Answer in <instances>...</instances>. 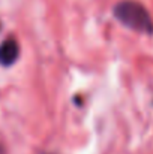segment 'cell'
<instances>
[{
    "label": "cell",
    "instance_id": "6da1fadb",
    "mask_svg": "<svg viewBox=\"0 0 153 154\" xmlns=\"http://www.w3.org/2000/svg\"><path fill=\"white\" fill-rule=\"evenodd\" d=\"M114 17L120 24L134 32L153 35V20L149 11L140 2L135 0L119 2L114 6Z\"/></svg>",
    "mask_w": 153,
    "mask_h": 154
},
{
    "label": "cell",
    "instance_id": "7a4b0ae2",
    "mask_svg": "<svg viewBox=\"0 0 153 154\" xmlns=\"http://www.w3.org/2000/svg\"><path fill=\"white\" fill-rule=\"evenodd\" d=\"M20 55L18 42L14 38H8L0 45V64L2 66H12Z\"/></svg>",
    "mask_w": 153,
    "mask_h": 154
},
{
    "label": "cell",
    "instance_id": "3957f363",
    "mask_svg": "<svg viewBox=\"0 0 153 154\" xmlns=\"http://www.w3.org/2000/svg\"><path fill=\"white\" fill-rule=\"evenodd\" d=\"M0 154H6V150H5V147L0 144Z\"/></svg>",
    "mask_w": 153,
    "mask_h": 154
},
{
    "label": "cell",
    "instance_id": "277c9868",
    "mask_svg": "<svg viewBox=\"0 0 153 154\" xmlns=\"http://www.w3.org/2000/svg\"><path fill=\"white\" fill-rule=\"evenodd\" d=\"M0 29H2V23H0Z\"/></svg>",
    "mask_w": 153,
    "mask_h": 154
}]
</instances>
